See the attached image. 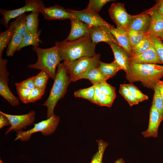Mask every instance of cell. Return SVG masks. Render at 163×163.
<instances>
[{"label": "cell", "instance_id": "1", "mask_svg": "<svg viewBox=\"0 0 163 163\" xmlns=\"http://www.w3.org/2000/svg\"><path fill=\"white\" fill-rule=\"evenodd\" d=\"M126 73V78L130 83L139 81L144 86L154 90L158 82L163 77V66L130 62Z\"/></svg>", "mask_w": 163, "mask_h": 163}, {"label": "cell", "instance_id": "2", "mask_svg": "<svg viewBox=\"0 0 163 163\" xmlns=\"http://www.w3.org/2000/svg\"><path fill=\"white\" fill-rule=\"evenodd\" d=\"M55 44L64 61H71L96 54V45L92 42L89 35L74 41L56 42Z\"/></svg>", "mask_w": 163, "mask_h": 163}, {"label": "cell", "instance_id": "3", "mask_svg": "<svg viewBox=\"0 0 163 163\" xmlns=\"http://www.w3.org/2000/svg\"><path fill=\"white\" fill-rule=\"evenodd\" d=\"M54 80L49 97L43 104L47 108V119L54 114V110L56 104L59 101L64 97L71 82L63 63H60L58 65Z\"/></svg>", "mask_w": 163, "mask_h": 163}, {"label": "cell", "instance_id": "4", "mask_svg": "<svg viewBox=\"0 0 163 163\" xmlns=\"http://www.w3.org/2000/svg\"><path fill=\"white\" fill-rule=\"evenodd\" d=\"M32 49L37 54V60L34 64H29L28 67L44 71L48 74L50 78L54 80L56 68L62 60L59 53L57 46L55 44L53 47L46 49L33 46Z\"/></svg>", "mask_w": 163, "mask_h": 163}, {"label": "cell", "instance_id": "5", "mask_svg": "<svg viewBox=\"0 0 163 163\" xmlns=\"http://www.w3.org/2000/svg\"><path fill=\"white\" fill-rule=\"evenodd\" d=\"M100 56L96 54L92 56L84 57L71 61H64L71 81L75 82L84 79L89 71L98 66Z\"/></svg>", "mask_w": 163, "mask_h": 163}, {"label": "cell", "instance_id": "6", "mask_svg": "<svg viewBox=\"0 0 163 163\" xmlns=\"http://www.w3.org/2000/svg\"><path fill=\"white\" fill-rule=\"evenodd\" d=\"M59 121V117L54 114L46 120L34 124V127L30 129L17 132L14 141L19 140L23 142L27 141L32 134L38 132H41L44 136L50 135L56 131Z\"/></svg>", "mask_w": 163, "mask_h": 163}, {"label": "cell", "instance_id": "7", "mask_svg": "<svg viewBox=\"0 0 163 163\" xmlns=\"http://www.w3.org/2000/svg\"><path fill=\"white\" fill-rule=\"evenodd\" d=\"M25 5L19 8L12 10H6L1 9L0 12L3 18L1 23L6 28L8 27V23L10 20L28 11H39V8L44 6L42 1L40 0H26Z\"/></svg>", "mask_w": 163, "mask_h": 163}, {"label": "cell", "instance_id": "8", "mask_svg": "<svg viewBox=\"0 0 163 163\" xmlns=\"http://www.w3.org/2000/svg\"><path fill=\"white\" fill-rule=\"evenodd\" d=\"M7 59H0V95L11 105L16 106L19 105V99L13 94L8 85L9 73L7 69Z\"/></svg>", "mask_w": 163, "mask_h": 163}, {"label": "cell", "instance_id": "9", "mask_svg": "<svg viewBox=\"0 0 163 163\" xmlns=\"http://www.w3.org/2000/svg\"><path fill=\"white\" fill-rule=\"evenodd\" d=\"M74 18L88 25L91 27L104 26L110 29L114 27L104 20L97 13L86 8L82 10H75L67 9Z\"/></svg>", "mask_w": 163, "mask_h": 163}, {"label": "cell", "instance_id": "10", "mask_svg": "<svg viewBox=\"0 0 163 163\" xmlns=\"http://www.w3.org/2000/svg\"><path fill=\"white\" fill-rule=\"evenodd\" d=\"M9 119L10 126L5 133V135L13 130L17 133L25 129L27 126L32 125L35 120L36 113L31 110L28 113L21 115H13L5 113L1 111Z\"/></svg>", "mask_w": 163, "mask_h": 163}, {"label": "cell", "instance_id": "11", "mask_svg": "<svg viewBox=\"0 0 163 163\" xmlns=\"http://www.w3.org/2000/svg\"><path fill=\"white\" fill-rule=\"evenodd\" d=\"M108 11L110 17L117 27L124 29L128 27L131 15L127 13L123 4L113 3Z\"/></svg>", "mask_w": 163, "mask_h": 163}, {"label": "cell", "instance_id": "12", "mask_svg": "<svg viewBox=\"0 0 163 163\" xmlns=\"http://www.w3.org/2000/svg\"><path fill=\"white\" fill-rule=\"evenodd\" d=\"M40 13L42 14L45 19L70 20L74 18L73 14L67 9L60 6L55 5L49 7L41 6L39 8Z\"/></svg>", "mask_w": 163, "mask_h": 163}, {"label": "cell", "instance_id": "13", "mask_svg": "<svg viewBox=\"0 0 163 163\" xmlns=\"http://www.w3.org/2000/svg\"><path fill=\"white\" fill-rule=\"evenodd\" d=\"M70 20V32L65 41H74L90 35L91 27L88 25L75 18Z\"/></svg>", "mask_w": 163, "mask_h": 163}, {"label": "cell", "instance_id": "14", "mask_svg": "<svg viewBox=\"0 0 163 163\" xmlns=\"http://www.w3.org/2000/svg\"><path fill=\"white\" fill-rule=\"evenodd\" d=\"M89 35L92 42L95 45L103 42L107 43L113 42L120 46L110 29L107 27L99 26L91 27Z\"/></svg>", "mask_w": 163, "mask_h": 163}, {"label": "cell", "instance_id": "15", "mask_svg": "<svg viewBox=\"0 0 163 163\" xmlns=\"http://www.w3.org/2000/svg\"><path fill=\"white\" fill-rule=\"evenodd\" d=\"M151 22V17L145 11L137 15H131L128 27L139 33L146 34L150 28Z\"/></svg>", "mask_w": 163, "mask_h": 163}, {"label": "cell", "instance_id": "16", "mask_svg": "<svg viewBox=\"0 0 163 163\" xmlns=\"http://www.w3.org/2000/svg\"><path fill=\"white\" fill-rule=\"evenodd\" d=\"M162 121L159 112L152 104L150 110L148 128L142 133L143 136L145 138L158 137V128Z\"/></svg>", "mask_w": 163, "mask_h": 163}, {"label": "cell", "instance_id": "17", "mask_svg": "<svg viewBox=\"0 0 163 163\" xmlns=\"http://www.w3.org/2000/svg\"><path fill=\"white\" fill-rule=\"evenodd\" d=\"M158 4L146 11L150 16L151 22L150 28L146 34L149 36L156 35L163 31V15L158 12Z\"/></svg>", "mask_w": 163, "mask_h": 163}, {"label": "cell", "instance_id": "18", "mask_svg": "<svg viewBox=\"0 0 163 163\" xmlns=\"http://www.w3.org/2000/svg\"><path fill=\"white\" fill-rule=\"evenodd\" d=\"M113 52L114 60L126 73L129 68L130 61V56L122 47L116 44L110 42L108 43Z\"/></svg>", "mask_w": 163, "mask_h": 163}, {"label": "cell", "instance_id": "19", "mask_svg": "<svg viewBox=\"0 0 163 163\" xmlns=\"http://www.w3.org/2000/svg\"><path fill=\"white\" fill-rule=\"evenodd\" d=\"M130 62L139 64H163L157 54L153 44L147 51L139 55L130 56Z\"/></svg>", "mask_w": 163, "mask_h": 163}, {"label": "cell", "instance_id": "20", "mask_svg": "<svg viewBox=\"0 0 163 163\" xmlns=\"http://www.w3.org/2000/svg\"><path fill=\"white\" fill-rule=\"evenodd\" d=\"M113 35L116 39L120 46L130 56L132 55V47L125 29L119 27L110 29Z\"/></svg>", "mask_w": 163, "mask_h": 163}, {"label": "cell", "instance_id": "21", "mask_svg": "<svg viewBox=\"0 0 163 163\" xmlns=\"http://www.w3.org/2000/svg\"><path fill=\"white\" fill-rule=\"evenodd\" d=\"M98 67L103 74L108 79L113 77L118 72L122 69L114 60L110 63H105L100 61Z\"/></svg>", "mask_w": 163, "mask_h": 163}, {"label": "cell", "instance_id": "22", "mask_svg": "<svg viewBox=\"0 0 163 163\" xmlns=\"http://www.w3.org/2000/svg\"><path fill=\"white\" fill-rule=\"evenodd\" d=\"M15 29L11 22L8 29L0 34V59L2 58V55L3 50L8 44L14 34Z\"/></svg>", "mask_w": 163, "mask_h": 163}, {"label": "cell", "instance_id": "23", "mask_svg": "<svg viewBox=\"0 0 163 163\" xmlns=\"http://www.w3.org/2000/svg\"><path fill=\"white\" fill-rule=\"evenodd\" d=\"M41 30H39L37 33H29L23 37L22 41L17 51L20 50L22 48L29 46H39V43H42V41L40 38Z\"/></svg>", "mask_w": 163, "mask_h": 163}, {"label": "cell", "instance_id": "24", "mask_svg": "<svg viewBox=\"0 0 163 163\" xmlns=\"http://www.w3.org/2000/svg\"><path fill=\"white\" fill-rule=\"evenodd\" d=\"M25 13L16 18L14 21L11 22L14 27L15 33L24 37L29 33L27 29L26 23Z\"/></svg>", "mask_w": 163, "mask_h": 163}, {"label": "cell", "instance_id": "25", "mask_svg": "<svg viewBox=\"0 0 163 163\" xmlns=\"http://www.w3.org/2000/svg\"><path fill=\"white\" fill-rule=\"evenodd\" d=\"M152 45L151 36L147 34L139 43L132 48L131 56H136L145 52L149 50Z\"/></svg>", "mask_w": 163, "mask_h": 163}, {"label": "cell", "instance_id": "26", "mask_svg": "<svg viewBox=\"0 0 163 163\" xmlns=\"http://www.w3.org/2000/svg\"><path fill=\"white\" fill-rule=\"evenodd\" d=\"M84 79L88 80L93 85L106 82L107 80L109 79L101 72L98 66L89 71Z\"/></svg>", "mask_w": 163, "mask_h": 163}, {"label": "cell", "instance_id": "27", "mask_svg": "<svg viewBox=\"0 0 163 163\" xmlns=\"http://www.w3.org/2000/svg\"><path fill=\"white\" fill-rule=\"evenodd\" d=\"M39 11L32 12L26 16V23L29 33H37L38 32Z\"/></svg>", "mask_w": 163, "mask_h": 163}, {"label": "cell", "instance_id": "28", "mask_svg": "<svg viewBox=\"0 0 163 163\" xmlns=\"http://www.w3.org/2000/svg\"><path fill=\"white\" fill-rule=\"evenodd\" d=\"M23 37L15 33L11 40L8 44L6 52V56H13L14 53L18 50L22 41Z\"/></svg>", "mask_w": 163, "mask_h": 163}, {"label": "cell", "instance_id": "29", "mask_svg": "<svg viewBox=\"0 0 163 163\" xmlns=\"http://www.w3.org/2000/svg\"><path fill=\"white\" fill-rule=\"evenodd\" d=\"M97 143L98 150L92 157L90 163H102L104 151L108 145V143L102 139L96 140Z\"/></svg>", "mask_w": 163, "mask_h": 163}, {"label": "cell", "instance_id": "30", "mask_svg": "<svg viewBox=\"0 0 163 163\" xmlns=\"http://www.w3.org/2000/svg\"><path fill=\"white\" fill-rule=\"evenodd\" d=\"M132 48L139 43L146 36L130 28L129 27L125 29Z\"/></svg>", "mask_w": 163, "mask_h": 163}, {"label": "cell", "instance_id": "31", "mask_svg": "<svg viewBox=\"0 0 163 163\" xmlns=\"http://www.w3.org/2000/svg\"><path fill=\"white\" fill-rule=\"evenodd\" d=\"M154 90V93L152 104L159 112L161 119L162 120H163V101L157 85L155 87Z\"/></svg>", "mask_w": 163, "mask_h": 163}, {"label": "cell", "instance_id": "32", "mask_svg": "<svg viewBox=\"0 0 163 163\" xmlns=\"http://www.w3.org/2000/svg\"><path fill=\"white\" fill-rule=\"evenodd\" d=\"M94 94V86H91L85 88L81 89L74 92L75 97L82 98L92 102Z\"/></svg>", "mask_w": 163, "mask_h": 163}, {"label": "cell", "instance_id": "33", "mask_svg": "<svg viewBox=\"0 0 163 163\" xmlns=\"http://www.w3.org/2000/svg\"><path fill=\"white\" fill-rule=\"evenodd\" d=\"M50 77L46 72L41 71L34 76V82L35 87L45 90L49 78Z\"/></svg>", "mask_w": 163, "mask_h": 163}, {"label": "cell", "instance_id": "34", "mask_svg": "<svg viewBox=\"0 0 163 163\" xmlns=\"http://www.w3.org/2000/svg\"><path fill=\"white\" fill-rule=\"evenodd\" d=\"M119 92L130 106L139 104V102L135 98L125 84L120 85Z\"/></svg>", "mask_w": 163, "mask_h": 163}, {"label": "cell", "instance_id": "35", "mask_svg": "<svg viewBox=\"0 0 163 163\" xmlns=\"http://www.w3.org/2000/svg\"><path fill=\"white\" fill-rule=\"evenodd\" d=\"M133 96L139 103L148 99V97L141 92L135 86L132 84H125Z\"/></svg>", "mask_w": 163, "mask_h": 163}, {"label": "cell", "instance_id": "36", "mask_svg": "<svg viewBox=\"0 0 163 163\" xmlns=\"http://www.w3.org/2000/svg\"><path fill=\"white\" fill-rule=\"evenodd\" d=\"M18 95L21 101L24 104H27L28 98L31 90L18 84L15 83Z\"/></svg>", "mask_w": 163, "mask_h": 163}, {"label": "cell", "instance_id": "37", "mask_svg": "<svg viewBox=\"0 0 163 163\" xmlns=\"http://www.w3.org/2000/svg\"><path fill=\"white\" fill-rule=\"evenodd\" d=\"M150 36L152 44L155 48L158 57L163 64V43L158 37Z\"/></svg>", "mask_w": 163, "mask_h": 163}, {"label": "cell", "instance_id": "38", "mask_svg": "<svg viewBox=\"0 0 163 163\" xmlns=\"http://www.w3.org/2000/svg\"><path fill=\"white\" fill-rule=\"evenodd\" d=\"M112 1H113L111 0H90L87 7L97 13H98V12L108 2Z\"/></svg>", "mask_w": 163, "mask_h": 163}, {"label": "cell", "instance_id": "39", "mask_svg": "<svg viewBox=\"0 0 163 163\" xmlns=\"http://www.w3.org/2000/svg\"><path fill=\"white\" fill-rule=\"evenodd\" d=\"M99 86L101 93L116 97L115 88L107 83L106 81L99 84Z\"/></svg>", "mask_w": 163, "mask_h": 163}, {"label": "cell", "instance_id": "40", "mask_svg": "<svg viewBox=\"0 0 163 163\" xmlns=\"http://www.w3.org/2000/svg\"><path fill=\"white\" fill-rule=\"evenodd\" d=\"M115 98V97L101 93L98 97L95 104L100 106L110 107Z\"/></svg>", "mask_w": 163, "mask_h": 163}, {"label": "cell", "instance_id": "41", "mask_svg": "<svg viewBox=\"0 0 163 163\" xmlns=\"http://www.w3.org/2000/svg\"><path fill=\"white\" fill-rule=\"evenodd\" d=\"M45 92V90L35 88L31 90L29 96L27 103H34L40 100L44 95Z\"/></svg>", "mask_w": 163, "mask_h": 163}, {"label": "cell", "instance_id": "42", "mask_svg": "<svg viewBox=\"0 0 163 163\" xmlns=\"http://www.w3.org/2000/svg\"><path fill=\"white\" fill-rule=\"evenodd\" d=\"M34 76L30 77L18 83L21 86L32 90L35 88L34 82Z\"/></svg>", "mask_w": 163, "mask_h": 163}, {"label": "cell", "instance_id": "43", "mask_svg": "<svg viewBox=\"0 0 163 163\" xmlns=\"http://www.w3.org/2000/svg\"><path fill=\"white\" fill-rule=\"evenodd\" d=\"M10 126V121L8 118L0 111V129L5 126Z\"/></svg>", "mask_w": 163, "mask_h": 163}, {"label": "cell", "instance_id": "44", "mask_svg": "<svg viewBox=\"0 0 163 163\" xmlns=\"http://www.w3.org/2000/svg\"><path fill=\"white\" fill-rule=\"evenodd\" d=\"M93 85H94V94L92 103L95 104L97 98L101 93L99 88V84H96Z\"/></svg>", "mask_w": 163, "mask_h": 163}, {"label": "cell", "instance_id": "45", "mask_svg": "<svg viewBox=\"0 0 163 163\" xmlns=\"http://www.w3.org/2000/svg\"><path fill=\"white\" fill-rule=\"evenodd\" d=\"M156 2L158 4V12L160 14L163 15V0H158Z\"/></svg>", "mask_w": 163, "mask_h": 163}, {"label": "cell", "instance_id": "46", "mask_svg": "<svg viewBox=\"0 0 163 163\" xmlns=\"http://www.w3.org/2000/svg\"><path fill=\"white\" fill-rule=\"evenodd\" d=\"M163 101V81L159 80L157 84Z\"/></svg>", "mask_w": 163, "mask_h": 163}, {"label": "cell", "instance_id": "47", "mask_svg": "<svg viewBox=\"0 0 163 163\" xmlns=\"http://www.w3.org/2000/svg\"><path fill=\"white\" fill-rule=\"evenodd\" d=\"M114 163H126L124 160L120 158L117 159Z\"/></svg>", "mask_w": 163, "mask_h": 163}, {"label": "cell", "instance_id": "48", "mask_svg": "<svg viewBox=\"0 0 163 163\" xmlns=\"http://www.w3.org/2000/svg\"><path fill=\"white\" fill-rule=\"evenodd\" d=\"M156 36L158 37L161 40H163V31L158 34Z\"/></svg>", "mask_w": 163, "mask_h": 163}, {"label": "cell", "instance_id": "49", "mask_svg": "<svg viewBox=\"0 0 163 163\" xmlns=\"http://www.w3.org/2000/svg\"><path fill=\"white\" fill-rule=\"evenodd\" d=\"M0 163H3L1 159L0 160Z\"/></svg>", "mask_w": 163, "mask_h": 163}, {"label": "cell", "instance_id": "50", "mask_svg": "<svg viewBox=\"0 0 163 163\" xmlns=\"http://www.w3.org/2000/svg\"><path fill=\"white\" fill-rule=\"evenodd\" d=\"M162 42L163 43V40H162Z\"/></svg>", "mask_w": 163, "mask_h": 163}]
</instances>
